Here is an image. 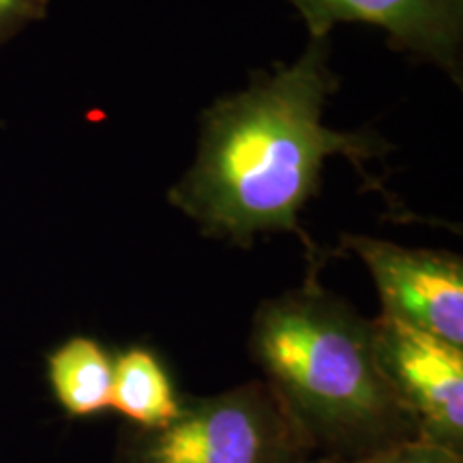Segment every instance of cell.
Instances as JSON below:
<instances>
[{
	"label": "cell",
	"mask_w": 463,
	"mask_h": 463,
	"mask_svg": "<svg viewBox=\"0 0 463 463\" xmlns=\"http://www.w3.org/2000/svg\"><path fill=\"white\" fill-rule=\"evenodd\" d=\"M337 89L331 39L309 37L292 65L217 99L200 116L195 161L167 194L170 204L202 234L242 249L258 234L289 232L305 245L309 269H320V249L298 217L320 191L324 161L344 155L372 181L364 164L389 150L378 133H344L322 123Z\"/></svg>",
	"instance_id": "1"
},
{
	"label": "cell",
	"mask_w": 463,
	"mask_h": 463,
	"mask_svg": "<svg viewBox=\"0 0 463 463\" xmlns=\"http://www.w3.org/2000/svg\"><path fill=\"white\" fill-rule=\"evenodd\" d=\"M317 270L253 314L247 345L264 386L314 457L354 461L420 439L380 372L372 320L324 289Z\"/></svg>",
	"instance_id": "2"
},
{
	"label": "cell",
	"mask_w": 463,
	"mask_h": 463,
	"mask_svg": "<svg viewBox=\"0 0 463 463\" xmlns=\"http://www.w3.org/2000/svg\"><path fill=\"white\" fill-rule=\"evenodd\" d=\"M307 453L262 380L183 397L159 430L123 431L116 463H300Z\"/></svg>",
	"instance_id": "3"
},
{
	"label": "cell",
	"mask_w": 463,
	"mask_h": 463,
	"mask_svg": "<svg viewBox=\"0 0 463 463\" xmlns=\"http://www.w3.org/2000/svg\"><path fill=\"white\" fill-rule=\"evenodd\" d=\"M372 326L380 372L419 438L463 455V347L384 316Z\"/></svg>",
	"instance_id": "4"
},
{
	"label": "cell",
	"mask_w": 463,
	"mask_h": 463,
	"mask_svg": "<svg viewBox=\"0 0 463 463\" xmlns=\"http://www.w3.org/2000/svg\"><path fill=\"white\" fill-rule=\"evenodd\" d=\"M341 241L372 273L382 300L380 316L463 347V262L459 256L356 234H345Z\"/></svg>",
	"instance_id": "5"
},
{
	"label": "cell",
	"mask_w": 463,
	"mask_h": 463,
	"mask_svg": "<svg viewBox=\"0 0 463 463\" xmlns=\"http://www.w3.org/2000/svg\"><path fill=\"white\" fill-rule=\"evenodd\" d=\"M309 37L356 22L389 34V45L447 71L461 84L463 0H289Z\"/></svg>",
	"instance_id": "6"
},
{
	"label": "cell",
	"mask_w": 463,
	"mask_h": 463,
	"mask_svg": "<svg viewBox=\"0 0 463 463\" xmlns=\"http://www.w3.org/2000/svg\"><path fill=\"white\" fill-rule=\"evenodd\" d=\"M48 380L58 405L69 416L101 414L112 405L114 356L99 341L71 337L48 356Z\"/></svg>",
	"instance_id": "7"
},
{
	"label": "cell",
	"mask_w": 463,
	"mask_h": 463,
	"mask_svg": "<svg viewBox=\"0 0 463 463\" xmlns=\"http://www.w3.org/2000/svg\"><path fill=\"white\" fill-rule=\"evenodd\" d=\"M183 397L174 389L161 358L148 347H129L114 356L112 405L137 430H159L181 410Z\"/></svg>",
	"instance_id": "8"
},
{
	"label": "cell",
	"mask_w": 463,
	"mask_h": 463,
	"mask_svg": "<svg viewBox=\"0 0 463 463\" xmlns=\"http://www.w3.org/2000/svg\"><path fill=\"white\" fill-rule=\"evenodd\" d=\"M335 463H463V455L425 442V439H410V442L378 450V453L361 457V459Z\"/></svg>",
	"instance_id": "9"
},
{
	"label": "cell",
	"mask_w": 463,
	"mask_h": 463,
	"mask_svg": "<svg viewBox=\"0 0 463 463\" xmlns=\"http://www.w3.org/2000/svg\"><path fill=\"white\" fill-rule=\"evenodd\" d=\"M52 0H0V45L48 15Z\"/></svg>",
	"instance_id": "10"
},
{
	"label": "cell",
	"mask_w": 463,
	"mask_h": 463,
	"mask_svg": "<svg viewBox=\"0 0 463 463\" xmlns=\"http://www.w3.org/2000/svg\"><path fill=\"white\" fill-rule=\"evenodd\" d=\"M300 463H335L333 459H326V457H305Z\"/></svg>",
	"instance_id": "11"
}]
</instances>
